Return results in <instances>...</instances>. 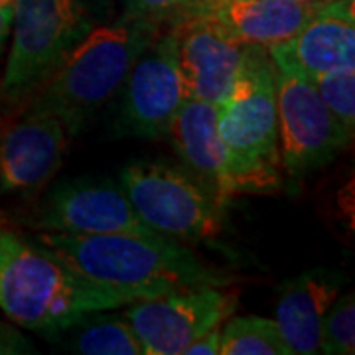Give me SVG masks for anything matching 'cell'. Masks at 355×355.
I'll return each instance as SVG.
<instances>
[{"label": "cell", "instance_id": "6da1fadb", "mask_svg": "<svg viewBox=\"0 0 355 355\" xmlns=\"http://www.w3.org/2000/svg\"><path fill=\"white\" fill-rule=\"evenodd\" d=\"M142 298L89 279L38 241L0 229V310L20 328L58 334Z\"/></svg>", "mask_w": 355, "mask_h": 355}, {"label": "cell", "instance_id": "7a4b0ae2", "mask_svg": "<svg viewBox=\"0 0 355 355\" xmlns=\"http://www.w3.org/2000/svg\"><path fill=\"white\" fill-rule=\"evenodd\" d=\"M77 272L146 298L202 286H229L233 277L205 265L182 243L162 235H71L40 231L36 239Z\"/></svg>", "mask_w": 355, "mask_h": 355}, {"label": "cell", "instance_id": "cb8c5ba5", "mask_svg": "<svg viewBox=\"0 0 355 355\" xmlns=\"http://www.w3.org/2000/svg\"><path fill=\"white\" fill-rule=\"evenodd\" d=\"M10 26H12V10H2L0 8V55L4 51L6 40L10 34Z\"/></svg>", "mask_w": 355, "mask_h": 355}, {"label": "cell", "instance_id": "9c48e42d", "mask_svg": "<svg viewBox=\"0 0 355 355\" xmlns=\"http://www.w3.org/2000/svg\"><path fill=\"white\" fill-rule=\"evenodd\" d=\"M121 128L127 135L166 137L174 116L190 99L178 65L176 40L162 30L137 58L121 85Z\"/></svg>", "mask_w": 355, "mask_h": 355}, {"label": "cell", "instance_id": "8992f818", "mask_svg": "<svg viewBox=\"0 0 355 355\" xmlns=\"http://www.w3.org/2000/svg\"><path fill=\"white\" fill-rule=\"evenodd\" d=\"M127 193L140 221L166 239L196 245L223 233L225 209L186 168L166 162H132L121 172Z\"/></svg>", "mask_w": 355, "mask_h": 355}, {"label": "cell", "instance_id": "ac0fdd59", "mask_svg": "<svg viewBox=\"0 0 355 355\" xmlns=\"http://www.w3.org/2000/svg\"><path fill=\"white\" fill-rule=\"evenodd\" d=\"M81 330L71 340L73 352L83 355H144L142 343L128 320L123 318H95L83 322Z\"/></svg>", "mask_w": 355, "mask_h": 355}, {"label": "cell", "instance_id": "ba28073f", "mask_svg": "<svg viewBox=\"0 0 355 355\" xmlns=\"http://www.w3.org/2000/svg\"><path fill=\"white\" fill-rule=\"evenodd\" d=\"M237 304V291L202 286L137 300L128 306L125 318L144 355H182L193 340L233 316Z\"/></svg>", "mask_w": 355, "mask_h": 355}, {"label": "cell", "instance_id": "7402d4cb", "mask_svg": "<svg viewBox=\"0 0 355 355\" xmlns=\"http://www.w3.org/2000/svg\"><path fill=\"white\" fill-rule=\"evenodd\" d=\"M32 345L26 340L22 334L0 324V355H12V354H32Z\"/></svg>", "mask_w": 355, "mask_h": 355}, {"label": "cell", "instance_id": "52a82bcc", "mask_svg": "<svg viewBox=\"0 0 355 355\" xmlns=\"http://www.w3.org/2000/svg\"><path fill=\"white\" fill-rule=\"evenodd\" d=\"M275 89L282 174L302 178L330 164L352 137L322 101L314 83L275 65Z\"/></svg>", "mask_w": 355, "mask_h": 355}, {"label": "cell", "instance_id": "d6986e66", "mask_svg": "<svg viewBox=\"0 0 355 355\" xmlns=\"http://www.w3.org/2000/svg\"><path fill=\"white\" fill-rule=\"evenodd\" d=\"M322 101L340 121L343 130L354 139L355 130V67L336 69L310 77Z\"/></svg>", "mask_w": 355, "mask_h": 355}, {"label": "cell", "instance_id": "e0dca14e", "mask_svg": "<svg viewBox=\"0 0 355 355\" xmlns=\"http://www.w3.org/2000/svg\"><path fill=\"white\" fill-rule=\"evenodd\" d=\"M221 355H292L275 320L229 316L221 324Z\"/></svg>", "mask_w": 355, "mask_h": 355}, {"label": "cell", "instance_id": "5bb4252c", "mask_svg": "<svg viewBox=\"0 0 355 355\" xmlns=\"http://www.w3.org/2000/svg\"><path fill=\"white\" fill-rule=\"evenodd\" d=\"M326 2L328 0H205L191 16L207 20L235 44L272 48L298 34Z\"/></svg>", "mask_w": 355, "mask_h": 355}, {"label": "cell", "instance_id": "ffe728a7", "mask_svg": "<svg viewBox=\"0 0 355 355\" xmlns=\"http://www.w3.org/2000/svg\"><path fill=\"white\" fill-rule=\"evenodd\" d=\"M320 352L326 355H352L355 352L354 294L336 298L322 324Z\"/></svg>", "mask_w": 355, "mask_h": 355}, {"label": "cell", "instance_id": "603a6c76", "mask_svg": "<svg viewBox=\"0 0 355 355\" xmlns=\"http://www.w3.org/2000/svg\"><path fill=\"white\" fill-rule=\"evenodd\" d=\"M219 340H221V326L211 328L202 334L198 340H193L186 347L184 355H219Z\"/></svg>", "mask_w": 355, "mask_h": 355}, {"label": "cell", "instance_id": "d4e9b609", "mask_svg": "<svg viewBox=\"0 0 355 355\" xmlns=\"http://www.w3.org/2000/svg\"><path fill=\"white\" fill-rule=\"evenodd\" d=\"M14 2L16 0H0V8L2 10H14Z\"/></svg>", "mask_w": 355, "mask_h": 355}, {"label": "cell", "instance_id": "4fadbf2b", "mask_svg": "<svg viewBox=\"0 0 355 355\" xmlns=\"http://www.w3.org/2000/svg\"><path fill=\"white\" fill-rule=\"evenodd\" d=\"M268 55L277 67L308 79L355 67L354 0H328L298 34L268 48Z\"/></svg>", "mask_w": 355, "mask_h": 355}, {"label": "cell", "instance_id": "484cf974", "mask_svg": "<svg viewBox=\"0 0 355 355\" xmlns=\"http://www.w3.org/2000/svg\"><path fill=\"white\" fill-rule=\"evenodd\" d=\"M296 2H314V0H296Z\"/></svg>", "mask_w": 355, "mask_h": 355}, {"label": "cell", "instance_id": "2e32d148", "mask_svg": "<svg viewBox=\"0 0 355 355\" xmlns=\"http://www.w3.org/2000/svg\"><path fill=\"white\" fill-rule=\"evenodd\" d=\"M340 284L328 272H308L284 284L277 304V326L291 354H320L322 324L338 298Z\"/></svg>", "mask_w": 355, "mask_h": 355}, {"label": "cell", "instance_id": "3957f363", "mask_svg": "<svg viewBox=\"0 0 355 355\" xmlns=\"http://www.w3.org/2000/svg\"><path fill=\"white\" fill-rule=\"evenodd\" d=\"M160 32V26L128 16L111 26H95L30 99L24 113L55 116L65 132L76 137L119 93L137 58Z\"/></svg>", "mask_w": 355, "mask_h": 355}, {"label": "cell", "instance_id": "5b68a950", "mask_svg": "<svg viewBox=\"0 0 355 355\" xmlns=\"http://www.w3.org/2000/svg\"><path fill=\"white\" fill-rule=\"evenodd\" d=\"M95 22L93 0H16L0 101L24 109Z\"/></svg>", "mask_w": 355, "mask_h": 355}, {"label": "cell", "instance_id": "30bf717a", "mask_svg": "<svg viewBox=\"0 0 355 355\" xmlns=\"http://www.w3.org/2000/svg\"><path fill=\"white\" fill-rule=\"evenodd\" d=\"M30 227L71 235H156L137 216L127 193L109 178H71L53 186Z\"/></svg>", "mask_w": 355, "mask_h": 355}, {"label": "cell", "instance_id": "277c9868", "mask_svg": "<svg viewBox=\"0 0 355 355\" xmlns=\"http://www.w3.org/2000/svg\"><path fill=\"white\" fill-rule=\"evenodd\" d=\"M217 132L231 156L241 196L282 188L275 64L268 48L245 46L237 81L217 107Z\"/></svg>", "mask_w": 355, "mask_h": 355}, {"label": "cell", "instance_id": "7c38bea8", "mask_svg": "<svg viewBox=\"0 0 355 355\" xmlns=\"http://www.w3.org/2000/svg\"><path fill=\"white\" fill-rule=\"evenodd\" d=\"M166 30L176 40L178 65L190 99L219 107L241 71L245 46L227 40L216 26L198 16Z\"/></svg>", "mask_w": 355, "mask_h": 355}, {"label": "cell", "instance_id": "44dd1931", "mask_svg": "<svg viewBox=\"0 0 355 355\" xmlns=\"http://www.w3.org/2000/svg\"><path fill=\"white\" fill-rule=\"evenodd\" d=\"M203 2L205 0H123V16L146 20L166 30L190 18Z\"/></svg>", "mask_w": 355, "mask_h": 355}, {"label": "cell", "instance_id": "9a60e30c", "mask_svg": "<svg viewBox=\"0 0 355 355\" xmlns=\"http://www.w3.org/2000/svg\"><path fill=\"white\" fill-rule=\"evenodd\" d=\"M166 135L186 170L202 182L223 209L241 196L231 156L217 132L216 105L186 99Z\"/></svg>", "mask_w": 355, "mask_h": 355}, {"label": "cell", "instance_id": "8fae6325", "mask_svg": "<svg viewBox=\"0 0 355 355\" xmlns=\"http://www.w3.org/2000/svg\"><path fill=\"white\" fill-rule=\"evenodd\" d=\"M65 148L67 132L55 116L22 113L0 135V193L44 190L64 164Z\"/></svg>", "mask_w": 355, "mask_h": 355}]
</instances>
